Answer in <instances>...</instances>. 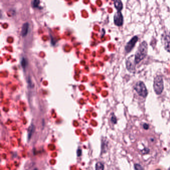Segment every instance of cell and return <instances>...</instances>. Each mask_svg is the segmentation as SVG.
Returning a JSON list of instances; mask_svg holds the SVG:
<instances>
[{
    "mask_svg": "<svg viewBox=\"0 0 170 170\" xmlns=\"http://www.w3.org/2000/svg\"><path fill=\"white\" fill-rule=\"evenodd\" d=\"M134 89L140 96L144 98H145L147 96L148 91L146 87L143 82L141 81L137 82L134 86Z\"/></svg>",
    "mask_w": 170,
    "mask_h": 170,
    "instance_id": "obj_3",
    "label": "cell"
},
{
    "mask_svg": "<svg viewBox=\"0 0 170 170\" xmlns=\"http://www.w3.org/2000/svg\"><path fill=\"white\" fill-rule=\"evenodd\" d=\"M35 130V128L33 125H31V126L28 129V138L30 139L31 138V136L32 135V134Z\"/></svg>",
    "mask_w": 170,
    "mask_h": 170,
    "instance_id": "obj_11",
    "label": "cell"
},
{
    "mask_svg": "<svg viewBox=\"0 0 170 170\" xmlns=\"http://www.w3.org/2000/svg\"><path fill=\"white\" fill-rule=\"evenodd\" d=\"M148 52V45L147 43L144 41L140 45L139 47L134 55L135 61L136 64L139 63L143 59L145 58Z\"/></svg>",
    "mask_w": 170,
    "mask_h": 170,
    "instance_id": "obj_1",
    "label": "cell"
},
{
    "mask_svg": "<svg viewBox=\"0 0 170 170\" xmlns=\"http://www.w3.org/2000/svg\"><path fill=\"white\" fill-rule=\"evenodd\" d=\"M134 168L136 170H144V169L142 167V166H141L140 164H135Z\"/></svg>",
    "mask_w": 170,
    "mask_h": 170,
    "instance_id": "obj_12",
    "label": "cell"
},
{
    "mask_svg": "<svg viewBox=\"0 0 170 170\" xmlns=\"http://www.w3.org/2000/svg\"><path fill=\"white\" fill-rule=\"evenodd\" d=\"M138 40V38L137 36H135L132 38L126 44L125 49L127 53H129L132 50L134 46H135L136 43L137 42Z\"/></svg>",
    "mask_w": 170,
    "mask_h": 170,
    "instance_id": "obj_5",
    "label": "cell"
},
{
    "mask_svg": "<svg viewBox=\"0 0 170 170\" xmlns=\"http://www.w3.org/2000/svg\"><path fill=\"white\" fill-rule=\"evenodd\" d=\"M143 127H144V129H148L149 128V126L147 124H144L143 125Z\"/></svg>",
    "mask_w": 170,
    "mask_h": 170,
    "instance_id": "obj_17",
    "label": "cell"
},
{
    "mask_svg": "<svg viewBox=\"0 0 170 170\" xmlns=\"http://www.w3.org/2000/svg\"><path fill=\"white\" fill-rule=\"evenodd\" d=\"M21 63H22V65L23 66V67H25L26 65V60L24 58L22 60Z\"/></svg>",
    "mask_w": 170,
    "mask_h": 170,
    "instance_id": "obj_15",
    "label": "cell"
},
{
    "mask_svg": "<svg viewBox=\"0 0 170 170\" xmlns=\"http://www.w3.org/2000/svg\"><path fill=\"white\" fill-rule=\"evenodd\" d=\"M95 170H104V166L103 164L101 162H97L95 165Z\"/></svg>",
    "mask_w": 170,
    "mask_h": 170,
    "instance_id": "obj_10",
    "label": "cell"
},
{
    "mask_svg": "<svg viewBox=\"0 0 170 170\" xmlns=\"http://www.w3.org/2000/svg\"><path fill=\"white\" fill-rule=\"evenodd\" d=\"M81 153H82L81 150V149H78V150H77V156H81Z\"/></svg>",
    "mask_w": 170,
    "mask_h": 170,
    "instance_id": "obj_16",
    "label": "cell"
},
{
    "mask_svg": "<svg viewBox=\"0 0 170 170\" xmlns=\"http://www.w3.org/2000/svg\"><path fill=\"white\" fill-rule=\"evenodd\" d=\"M162 42L165 49L170 53V32H166L163 35Z\"/></svg>",
    "mask_w": 170,
    "mask_h": 170,
    "instance_id": "obj_4",
    "label": "cell"
},
{
    "mask_svg": "<svg viewBox=\"0 0 170 170\" xmlns=\"http://www.w3.org/2000/svg\"><path fill=\"white\" fill-rule=\"evenodd\" d=\"M29 23H26L23 24L21 30V35L23 37H24L27 35L29 31Z\"/></svg>",
    "mask_w": 170,
    "mask_h": 170,
    "instance_id": "obj_8",
    "label": "cell"
},
{
    "mask_svg": "<svg viewBox=\"0 0 170 170\" xmlns=\"http://www.w3.org/2000/svg\"><path fill=\"white\" fill-rule=\"evenodd\" d=\"M114 23L117 26H121L123 23V17L120 12H117L114 16Z\"/></svg>",
    "mask_w": 170,
    "mask_h": 170,
    "instance_id": "obj_6",
    "label": "cell"
},
{
    "mask_svg": "<svg viewBox=\"0 0 170 170\" xmlns=\"http://www.w3.org/2000/svg\"><path fill=\"white\" fill-rule=\"evenodd\" d=\"M40 2L38 0H35L32 2V5L33 7H37L39 5Z\"/></svg>",
    "mask_w": 170,
    "mask_h": 170,
    "instance_id": "obj_13",
    "label": "cell"
},
{
    "mask_svg": "<svg viewBox=\"0 0 170 170\" xmlns=\"http://www.w3.org/2000/svg\"><path fill=\"white\" fill-rule=\"evenodd\" d=\"M169 170H170V169H169Z\"/></svg>",
    "mask_w": 170,
    "mask_h": 170,
    "instance_id": "obj_18",
    "label": "cell"
},
{
    "mask_svg": "<svg viewBox=\"0 0 170 170\" xmlns=\"http://www.w3.org/2000/svg\"><path fill=\"white\" fill-rule=\"evenodd\" d=\"M111 121L112 123L114 124H116L117 122V120H116V118L115 116L114 115H113L111 117Z\"/></svg>",
    "mask_w": 170,
    "mask_h": 170,
    "instance_id": "obj_14",
    "label": "cell"
},
{
    "mask_svg": "<svg viewBox=\"0 0 170 170\" xmlns=\"http://www.w3.org/2000/svg\"><path fill=\"white\" fill-rule=\"evenodd\" d=\"M114 6L118 12H120V11L123 8V4L121 1H119V0L115 1H114Z\"/></svg>",
    "mask_w": 170,
    "mask_h": 170,
    "instance_id": "obj_9",
    "label": "cell"
},
{
    "mask_svg": "<svg viewBox=\"0 0 170 170\" xmlns=\"http://www.w3.org/2000/svg\"><path fill=\"white\" fill-rule=\"evenodd\" d=\"M154 89L157 94H160L164 89V82L161 76L158 75L155 78L154 80Z\"/></svg>",
    "mask_w": 170,
    "mask_h": 170,
    "instance_id": "obj_2",
    "label": "cell"
},
{
    "mask_svg": "<svg viewBox=\"0 0 170 170\" xmlns=\"http://www.w3.org/2000/svg\"><path fill=\"white\" fill-rule=\"evenodd\" d=\"M131 57H129V59L126 62V67L127 70L129 71L133 72L135 70V65L136 62L135 60L133 62H132L131 61Z\"/></svg>",
    "mask_w": 170,
    "mask_h": 170,
    "instance_id": "obj_7",
    "label": "cell"
}]
</instances>
